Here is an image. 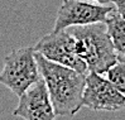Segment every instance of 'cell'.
Instances as JSON below:
<instances>
[{
    "instance_id": "obj_1",
    "label": "cell",
    "mask_w": 125,
    "mask_h": 120,
    "mask_svg": "<svg viewBox=\"0 0 125 120\" xmlns=\"http://www.w3.org/2000/svg\"><path fill=\"white\" fill-rule=\"evenodd\" d=\"M41 76L48 88L56 116H75L82 108L86 75L54 63L35 52Z\"/></svg>"
},
{
    "instance_id": "obj_2",
    "label": "cell",
    "mask_w": 125,
    "mask_h": 120,
    "mask_svg": "<svg viewBox=\"0 0 125 120\" xmlns=\"http://www.w3.org/2000/svg\"><path fill=\"white\" fill-rule=\"evenodd\" d=\"M76 42L78 57L86 63L89 72L104 75L116 61L117 56L105 23H92L67 28Z\"/></svg>"
},
{
    "instance_id": "obj_3",
    "label": "cell",
    "mask_w": 125,
    "mask_h": 120,
    "mask_svg": "<svg viewBox=\"0 0 125 120\" xmlns=\"http://www.w3.org/2000/svg\"><path fill=\"white\" fill-rule=\"evenodd\" d=\"M41 77L33 47L14 49L5 56L4 66L0 71V84L18 97Z\"/></svg>"
},
{
    "instance_id": "obj_4",
    "label": "cell",
    "mask_w": 125,
    "mask_h": 120,
    "mask_svg": "<svg viewBox=\"0 0 125 120\" xmlns=\"http://www.w3.org/2000/svg\"><path fill=\"white\" fill-rule=\"evenodd\" d=\"M44 58L54 63L67 66L83 75L89 73L86 63L78 57L76 51V42L68 29L51 32L35 43L33 47Z\"/></svg>"
},
{
    "instance_id": "obj_5",
    "label": "cell",
    "mask_w": 125,
    "mask_h": 120,
    "mask_svg": "<svg viewBox=\"0 0 125 120\" xmlns=\"http://www.w3.org/2000/svg\"><path fill=\"white\" fill-rule=\"evenodd\" d=\"M113 6L92 3L89 0H63L57 11L53 32L63 31L75 25L105 23Z\"/></svg>"
},
{
    "instance_id": "obj_6",
    "label": "cell",
    "mask_w": 125,
    "mask_h": 120,
    "mask_svg": "<svg viewBox=\"0 0 125 120\" xmlns=\"http://www.w3.org/2000/svg\"><path fill=\"white\" fill-rule=\"evenodd\" d=\"M82 106L94 111H119L125 108V96L101 73L89 72L85 77Z\"/></svg>"
},
{
    "instance_id": "obj_7",
    "label": "cell",
    "mask_w": 125,
    "mask_h": 120,
    "mask_svg": "<svg viewBox=\"0 0 125 120\" xmlns=\"http://www.w3.org/2000/svg\"><path fill=\"white\" fill-rule=\"evenodd\" d=\"M13 116L27 120H53L56 114L51 101L48 88L41 77L19 96V102Z\"/></svg>"
},
{
    "instance_id": "obj_8",
    "label": "cell",
    "mask_w": 125,
    "mask_h": 120,
    "mask_svg": "<svg viewBox=\"0 0 125 120\" xmlns=\"http://www.w3.org/2000/svg\"><path fill=\"white\" fill-rule=\"evenodd\" d=\"M105 24L117 56L125 59V18L114 9L109 14Z\"/></svg>"
},
{
    "instance_id": "obj_9",
    "label": "cell",
    "mask_w": 125,
    "mask_h": 120,
    "mask_svg": "<svg viewBox=\"0 0 125 120\" xmlns=\"http://www.w3.org/2000/svg\"><path fill=\"white\" fill-rule=\"evenodd\" d=\"M107 80L115 86L117 91L125 96V59L119 57L117 61L106 72Z\"/></svg>"
},
{
    "instance_id": "obj_10",
    "label": "cell",
    "mask_w": 125,
    "mask_h": 120,
    "mask_svg": "<svg viewBox=\"0 0 125 120\" xmlns=\"http://www.w3.org/2000/svg\"><path fill=\"white\" fill-rule=\"evenodd\" d=\"M111 3L115 6V10L123 18H125V0H111Z\"/></svg>"
},
{
    "instance_id": "obj_11",
    "label": "cell",
    "mask_w": 125,
    "mask_h": 120,
    "mask_svg": "<svg viewBox=\"0 0 125 120\" xmlns=\"http://www.w3.org/2000/svg\"><path fill=\"white\" fill-rule=\"evenodd\" d=\"M89 1H92V3H97V4H109V3H111V0H89Z\"/></svg>"
}]
</instances>
